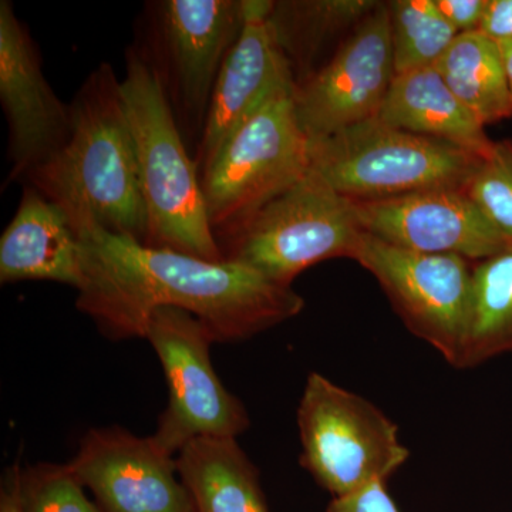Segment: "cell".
<instances>
[{
    "mask_svg": "<svg viewBox=\"0 0 512 512\" xmlns=\"http://www.w3.org/2000/svg\"><path fill=\"white\" fill-rule=\"evenodd\" d=\"M49 281L77 291L86 281V254L69 212L26 185L15 217L0 238V282Z\"/></svg>",
    "mask_w": 512,
    "mask_h": 512,
    "instance_id": "cell-16",
    "label": "cell"
},
{
    "mask_svg": "<svg viewBox=\"0 0 512 512\" xmlns=\"http://www.w3.org/2000/svg\"><path fill=\"white\" fill-rule=\"evenodd\" d=\"M363 229L355 202L309 168L298 183L220 242L224 261L292 286L296 276L329 259L355 255Z\"/></svg>",
    "mask_w": 512,
    "mask_h": 512,
    "instance_id": "cell-6",
    "label": "cell"
},
{
    "mask_svg": "<svg viewBox=\"0 0 512 512\" xmlns=\"http://www.w3.org/2000/svg\"><path fill=\"white\" fill-rule=\"evenodd\" d=\"M103 512H197L174 456L123 427L87 431L70 461Z\"/></svg>",
    "mask_w": 512,
    "mask_h": 512,
    "instance_id": "cell-13",
    "label": "cell"
},
{
    "mask_svg": "<svg viewBox=\"0 0 512 512\" xmlns=\"http://www.w3.org/2000/svg\"><path fill=\"white\" fill-rule=\"evenodd\" d=\"M144 339L163 366L168 403L151 436L164 453L177 456L201 437L237 439L251 426L247 407L215 373L210 330L183 309L163 306L151 313Z\"/></svg>",
    "mask_w": 512,
    "mask_h": 512,
    "instance_id": "cell-9",
    "label": "cell"
},
{
    "mask_svg": "<svg viewBox=\"0 0 512 512\" xmlns=\"http://www.w3.org/2000/svg\"><path fill=\"white\" fill-rule=\"evenodd\" d=\"M20 512H103L84 493L69 464L36 463L20 468Z\"/></svg>",
    "mask_w": 512,
    "mask_h": 512,
    "instance_id": "cell-23",
    "label": "cell"
},
{
    "mask_svg": "<svg viewBox=\"0 0 512 512\" xmlns=\"http://www.w3.org/2000/svg\"><path fill=\"white\" fill-rule=\"evenodd\" d=\"M512 353V245L473 265L460 369Z\"/></svg>",
    "mask_w": 512,
    "mask_h": 512,
    "instance_id": "cell-21",
    "label": "cell"
},
{
    "mask_svg": "<svg viewBox=\"0 0 512 512\" xmlns=\"http://www.w3.org/2000/svg\"><path fill=\"white\" fill-rule=\"evenodd\" d=\"M295 80L279 84L201 175L218 244L308 173L309 140L296 116Z\"/></svg>",
    "mask_w": 512,
    "mask_h": 512,
    "instance_id": "cell-4",
    "label": "cell"
},
{
    "mask_svg": "<svg viewBox=\"0 0 512 512\" xmlns=\"http://www.w3.org/2000/svg\"><path fill=\"white\" fill-rule=\"evenodd\" d=\"M352 259L375 276L404 326L460 369L473 262L460 255L394 247L366 232Z\"/></svg>",
    "mask_w": 512,
    "mask_h": 512,
    "instance_id": "cell-10",
    "label": "cell"
},
{
    "mask_svg": "<svg viewBox=\"0 0 512 512\" xmlns=\"http://www.w3.org/2000/svg\"><path fill=\"white\" fill-rule=\"evenodd\" d=\"M353 202L363 232L394 247L460 255L471 262L483 261L508 247L464 188Z\"/></svg>",
    "mask_w": 512,
    "mask_h": 512,
    "instance_id": "cell-14",
    "label": "cell"
},
{
    "mask_svg": "<svg viewBox=\"0 0 512 512\" xmlns=\"http://www.w3.org/2000/svg\"><path fill=\"white\" fill-rule=\"evenodd\" d=\"M19 474V464L6 470L0 487V512H20Z\"/></svg>",
    "mask_w": 512,
    "mask_h": 512,
    "instance_id": "cell-28",
    "label": "cell"
},
{
    "mask_svg": "<svg viewBox=\"0 0 512 512\" xmlns=\"http://www.w3.org/2000/svg\"><path fill=\"white\" fill-rule=\"evenodd\" d=\"M488 0H434L441 15L458 33L478 30Z\"/></svg>",
    "mask_w": 512,
    "mask_h": 512,
    "instance_id": "cell-26",
    "label": "cell"
},
{
    "mask_svg": "<svg viewBox=\"0 0 512 512\" xmlns=\"http://www.w3.org/2000/svg\"><path fill=\"white\" fill-rule=\"evenodd\" d=\"M0 101L9 127L6 184L26 181L62 150L72 114L47 83L35 40L9 0L0 2Z\"/></svg>",
    "mask_w": 512,
    "mask_h": 512,
    "instance_id": "cell-12",
    "label": "cell"
},
{
    "mask_svg": "<svg viewBox=\"0 0 512 512\" xmlns=\"http://www.w3.org/2000/svg\"><path fill=\"white\" fill-rule=\"evenodd\" d=\"M394 70L389 3L379 2L328 63L295 84L296 116L308 140L379 116Z\"/></svg>",
    "mask_w": 512,
    "mask_h": 512,
    "instance_id": "cell-11",
    "label": "cell"
},
{
    "mask_svg": "<svg viewBox=\"0 0 512 512\" xmlns=\"http://www.w3.org/2000/svg\"><path fill=\"white\" fill-rule=\"evenodd\" d=\"M70 114L66 144L35 168L26 183L69 214L84 215L111 234L146 244L136 144L121 80L110 63H101L84 80Z\"/></svg>",
    "mask_w": 512,
    "mask_h": 512,
    "instance_id": "cell-2",
    "label": "cell"
},
{
    "mask_svg": "<svg viewBox=\"0 0 512 512\" xmlns=\"http://www.w3.org/2000/svg\"><path fill=\"white\" fill-rule=\"evenodd\" d=\"M175 461L197 512H271L259 470L237 439L192 440Z\"/></svg>",
    "mask_w": 512,
    "mask_h": 512,
    "instance_id": "cell-18",
    "label": "cell"
},
{
    "mask_svg": "<svg viewBox=\"0 0 512 512\" xmlns=\"http://www.w3.org/2000/svg\"><path fill=\"white\" fill-rule=\"evenodd\" d=\"M296 417L301 466L333 498L386 483L409 460L393 420L318 372L306 379Z\"/></svg>",
    "mask_w": 512,
    "mask_h": 512,
    "instance_id": "cell-7",
    "label": "cell"
},
{
    "mask_svg": "<svg viewBox=\"0 0 512 512\" xmlns=\"http://www.w3.org/2000/svg\"><path fill=\"white\" fill-rule=\"evenodd\" d=\"M377 117L390 126L436 138L481 158L494 146L484 124L448 89L434 66L396 74Z\"/></svg>",
    "mask_w": 512,
    "mask_h": 512,
    "instance_id": "cell-17",
    "label": "cell"
},
{
    "mask_svg": "<svg viewBox=\"0 0 512 512\" xmlns=\"http://www.w3.org/2000/svg\"><path fill=\"white\" fill-rule=\"evenodd\" d=\"M121 94L146 205L144 245L224 262L208 220L194 157L188 153L163 83L141 43L127 50Z\"/></svg>",
    "mask_w": 512,
    "mask_h": 512,
    "instance_id": "cell-3",
    "label": "cell"
},
{
    "mask_svg": "<svg viewBox=\"0 0 512 512\" xmlns=\"http://www.w3.org/2000/svg\"><path fill=\"white\" fill-rule=\"evenodd\" d=\"M271 6L268 0H245L244 28L222 64L204 130L192 156L200 178L228 138L279 84L293 79L291 67L269 26Z\"/></svg>",
    "mask_w": 512,
    "mask_h": 512,
    "instance_id": "cell-15",
    "label": "cell"
},
{
    "mask_svg": "<svg viewBox=\"0 0 512 512\" xmlns=\"http://www.w3.org/2000/svg\"><path fill=\"white\" fill-rule=\"evenodd\" d=\"M477 32L497 43L512 42V0H488Z\"/></svg>",
    "mask_w": 512,
    "mask_h": 512,
    "instance_id": "cell-27",
    "label": "cell"
},
{
    "mask_svg": "<svg viewBox=\"0 0 512 512\" xmlns=\"http://www.w3.org/2000/svg\"><path fill=\"white\" fill-rule=\"evenodd\" d=\"M375 0H281L272 2L268 22L279 49L301 83L336 37L353 30L372 12Z\"/></svg>",
    "mask_w": 512,
    "mask_h": 512,
    "instance_id": "cell-19",
    "label": "cell"
},
{
    "mask_svg": "<svg viewBox=\"0 0 512 512\" xmlns=\"http://www.w3.org/2000/svg\"><path fill=\"white\" fill-rule=\"evenodd\" d=\"M311 167L352 201L464 188L483 158L379 117L309 140Z\"/></svg>",
    "mask_w": 512,
    "mask_h": 512,
    "instance_id": "cell-5",
    "label": "cell"
},
{
    "mask_svg": "<svg viewBox=\"0 0 512 512\" xmlns=\"http://www.w3.org/2000/svg\"><path fill=\"white\" fill-rule=\"evenodd\" d=\"M245 22V0H161L148 6L146 49L185 143L200 140L218 74Z\"/></svg>",
    "mask_w": 512,
    "mask_h": 512,
    "instance_id": "cell-8",
    "label": "cell"
},
{
    "mask_svg": "<svg viewBox=\"0 0 512 512\" xmlns=\"http://www.w3.org/2000/svg\"><path fill=\"white\" fill-rule=\"evenodd\" d=\"M326 512H400L387 491L386 483H376L349 495L332 498Z\"/></svg>",
    "mask_w": 512,
    "mask_h": 512,
    "instance_id": "cell-25",
    "label": "cell"
},
{
    "mask_svg": "<svg viewBox=\"0 0 512 512\" xmlns=\"http://www.w3.org/2000/svg\"><path fill=\"white\" fill-rule=\"evenodd\" d=\"M434 67L485 127L512 117L503 53L490 37L477 30L458 33Z\"/></svg>",
    "mask_w": 512,
    "mask_h": 512,
    "instance_id": "cell-20",
    "label": "cell"
},
{
    "mask_svg": "<svg viewBox=\"0 0 512 512\" xmlns=\"http://www.w3.org/2000/svg\"><path fill=\"white\" fill-rule=\"evenodd\" d=\"M464 191L507 245H512V138L494 141Z\"/></svg>",
    "mask_w": 512,
    "mask_h": 512,
    "instance_id": "cell-24",
    "label": "cell"
},
{
    "mask_svg": "<svg viewBox=\"0 0 512 512\" xmlns=\"http://www.w3.org/2000/svg\"><path fill=\"white\" fill-rule=\"evenodd\" d=\"M501 53H503L505 70H507L508 84H510L512 101V42L498 43Z\"/></svg>",
    "mask_w": 512,
    "mask_h": 512,
    "instance_id": "cell-29",
    "label": "cell"
},
{
    "mask_svg": "<svg viewBox=\"0 0 512 512\" xmlns=\"http://www.w3.org/2000/svg\"><path fill=\"white\" fill-rule=\"evenodd\" d=\"M389 3L390 39L396 74L434 66L458 32L434 0H396Z\"/></svg>",
    "mask_w": 512,
    "mask_h": 512,
    "instance_id": "cell-22",
    "label": "cell"
},
{
    "mask_svg": "<svg viewBox=\"0 0 512 512\" xmlns=\"http://www.w3.org/2000/svg\"><path fill=\"white\" fill-rule=\"evenodd\" d=\"M86 254L77 308L106 338H144L151 313L171 306L190 312L215 342H242L295 318L305 299L235 262L147 247L111 234L84 215L69 214Z\"/></svg>",
    "mask_w": 512,
    "mask_h": 512,
    "instance_id": "cell-1",
    "label": "cell"
}]
</instances>
